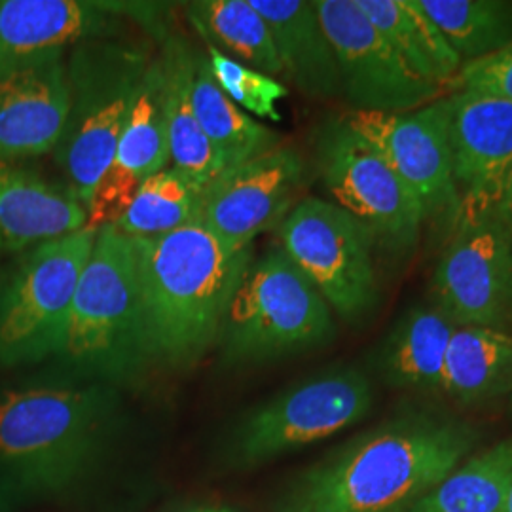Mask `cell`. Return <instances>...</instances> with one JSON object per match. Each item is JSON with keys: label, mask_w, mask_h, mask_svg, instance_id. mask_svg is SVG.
Here are the masks:
<instances>
[{"label": "cell", "mask_w": 512, "mask_h": 512, "mask_svg": "<svg viewBox=\"0 0 512 512\" xmlns=\"http://www.w3.org/2000/svg\"><path fill=\"white\" fill-rule=\"evenodd\" d=\"M505 512H512V486L511 492H509V499H507V507H505Z\"/></svg>", "instance_id": "836d02e7"}, {"label": "cell", "mask_w": 512, "mask_h": 512, "mask_svg": "<svg viewBox=\"0 0 512 512\" xmlns=\"http://www.w3.org/2000/svg\"><path fill=\"white\" fill-rule=\"evenodd\" d=\"M205 54L220 90L226 93L239 109L247 110L258 118L279 122L281 114L277 110V101L287 97V86L268 74L258 73L251 67H245L230 59L217 48L205 44Z\"/></svg>", "instance_id": "f546056e"}, {"label": "cell", "mask_w": 512, "mask_h": 512, "mask_svg": "<svg viewBox=\"0 0 512 512\" xmlns=\"http://www.w3.org/2000/svg\"><path fill=\"white\" fill-rule=\"evenodd\" d=\"M160 57L164 63L167 90L171 165L207 190L224 171H228V167L205 137L192 105L196 50L183 37L167 33L162 40Z\"/></svg>", "instance_id": "7402d4cb"}, {"label": "cell", "mask_w": 512, "mask_h": 512, "mask_svg": "<svg viewBox=\"0 0 512 512\" xmlns=\"http://www.w3.org/2000/svg\"><path fill=\"white\" fill-rule=\"evenodd\" d=\"M336 55L344 101L357 112L401 114L440 99L370 23L357 0H313Z\"/></svg>", "instance_id": "4fadbf2b"}, {"label": "cell", "mask_w": 512, "mask_h": 512, "mask_svg": "<svg viewBox=\"0 0 512 512\" xmlns=\"http://www.w3.org/2000/svg\"><path fill=\"white\" fill-rule=\"evenodd\" d=\"M190 512H238V511H232V509H200V511H190Z\"/></svg>", "instance_id": "d6a6232c"}, {"label": "cell", "mask_w": 512, "mask_h": 512, "mask_svg": "<svg viewBox=\"0 0 512 512\" xmlns=\"http://www.w3.org/2000/svg\"><path fill=\"white\" fill-rule=\"evenodd\" d=\"M141 338L148 368L184 372L217 348L253 243H236L188 224L160 238H131Z\"/></svg>", "instance_id": "3957f363"}, {"label": "cell", "mask_w": 512, "mask_h": 512, "mask_svg": "<svg viewBox=\"0 0 512 512\" xmlns=\"http://www.w3.org/2000/svg\"><path fill=\"white\" fill-rule=\"evenodd\" d=\"M169 164L167 90L164 63L158 52L141 80L118 139L114 160L93 190L92 202L88 205V226L99 230L116 224L128 211L141 183Z\"/></svg>", "instance_id": "2e32d148"}, {"label": "cell", "mask_w": 512, "mask_h": 512, "mask_svg": "<svg viewBox=\"0 0 512 512\" xmlns=\"http://www.w3.org/2000/svg\"><path fill=\"white\" fill-rule=\"evenodd\" d=\"M268 23L283 76L311 99L342 95L336 55L313 0H251Z\"/></svg>", "instance_id": "ffe728a7"}, {"label": "cell", "mask_w": 512, "mask_h": 512, "mask_svg": "<svg viewBox=\"0 0 512 512\" xmlns=\"http://www.w3.org/2000/svg\"><path fill=\"white\" fill-rule=\"evenodd\" d=\"M497 215H499V219L503 222V226H505V230H507V234H509L512 241V177L501 202L497 205Z\"/></svg>", "instance_id": "1f68e13d"}, {"label": "cell", "mask_w": 512, "mask_h": 512, "mask_svg": "<svg viewBox=\"0 0 512 512\" xmlns=\"http://www.w3.org/2000/svg\"><path fill=\"white\" fill-rule=\"evenodd\" d=\"M152 57L148 46L122 37L84 40L67 54L71 101L54 158L65 184L86 209L114 160Z\"/></svg>", "instance_id": "5b68a950"}, {"label": "cell", "mask_w": 512, "mask_h": 512, "mask_svg": "<svg viewBox=\"0 0 512 512\" xmlns=\"http://www.w3.org/2000/svg\"><path fill=\"white\" fill-rule=\"evenodd\" d=\"M370 23L410 69L435 86H450L463 61L421 0H357Z\"/></svg>", "instance_id": "cb8c5ba5"}, {"label": "cell", "mask_w": 512, "mask_h": 512, "mask_svg": "<svg viewBox=\"0 0 512 512\" xmlns=\"http://www.w3.org/2000/svg\"><path fill=\"white\" fill-rule=\"evenodd\" d=\"M97 228L52 239L0 268V366L55 359L69 323L74 291Z\"/></svg>", "instance_id": "52a82bcc"}, {"label": "cell", "mask_w": 512, "mask_h": 512, "mask_svg": "<svg viewBox=\"0 0 512 512\" xmlns=\"http://www.w3.org/2000/svg\"><path fill=\"white\" fill-rule=\"evenodd\" d=\"M184 10L205 44L258 73L283 76L270 27L251 0H198Z\"/></svg>", "instance_id": "484cf974"}, {"label": "cell", "mask_w": 512, "mask_h": 512, "mask_svg": "<svg viewBox=\"0 0 512 512\" xmlns=\"http://www.w3.org/2000/svg\"><path fill=\"white\" fill-rule=\"evenodd\" d=\"M334 336L327 300L287 253L272 245L241 279L217 348L224 366L268 365L325 348Z\"/></svg>", "instance_id": "8992f818"}, {"label": "cell", "mask_w": 512, "mask_h": 512, "mask_svg": "<svg viewBox=\"0 0 512 512\" xmlns=\"http://www.w3.org/2000/svg\"><path fill=\"white\" fill-rule=\"evenodd\" d=\"M315 167L329 202L363 224L376 247L395 260L412 256L425 224L420 202L344 116L317 128Z\"/></svg>", "instance_id": "9c48e42d"}, {"label": "cell", "mask_w": 512, "mask_h": 512, "mask_svg": "<svg viewBox=\"0 0 512 512\" xmlns=\"http://www.w3.org/2000/svg\"><path fill=\"white\" fill-rule=\"evenodd\" d=\"M450 150L461 205L497 207L512 177V101L454 92Z\"/></svg>", "instance_id": "e0dca14e"}, {"label": "cell", "mask_w": 512, "mask_h": 512, "mask_svg": "<svg viewBox=\"0 0 512 512\" xmlns=\"http://www.w3.org/2000/svg\"><path fill=\"white\" fill-rule=\"evenodd\" d=\"M342 116L416 196L425 220L454 230L461 196L452 167L448 97L401 114L351 110Z\"/></svg>", "instance_id": "7c38bea8"}, {"label": "cell", "mask_w": 512, "mask_h": 512, "mask_svg": "<svg viewBox=\"0 0 512 512\" xmlns=\"http://www.w3.org/2000/svg\"><path fill=\"white\" fill-rule=\"evenodd\" d=\"M88 226V209L65 183L0 162V260Z\"/></svg>", "instance_id": "d6986e66"}, {"label": "cell", "mask_w": 512, "mask_h": 512, "mask_svg": "<svg viewBox=\"0 0 512 512\" xmlns=\"http://www.w3.org/2000/svg\"><path fill=\"white\" fill-rule=\"evenodd\" d=\"M205 188L169 165L137 188L114 226L128 238H160L200 222Z\"/></svg>", "instance_id": "83f0119b"}, {"label": "cell", "mask_w": 512, "mask_h": 512, "mask_svg": "<svg viewBox=\"0 0 512 512\" xmlns=\"http://www.w3.org/2000/svg\"><path fill=\"white\" fill-rule=\"evenodd\" d=\"M450 88L454 92L480 93L512 101V44L495 54L463 63Z\"/></svg>", "instance_id": "4dcf8cb0"}, {"label": "cell", "mask_w": 512, "mask_h": 512, "mask_svg": "<svg viewBox=\"0 0 512 512\" xmlns=\"http://www.w3.org/2000/svg\"><path fill=\"white\" fill-rule=\"evenodd\" d=\"M463 63L512 44V0H421Z\"/></svg>", "instance_id": "f1b7e54d"}, {"label": "cell", "mask_w": 512, "mask_h": 512, "mask_svg": "<svg viewBox=\"0 0 512 512\" xmlns=\"http://www.w3.org/2000/svg\"><path fill=\"white\" fill-rule=\"evenodd\" d=\"M478 437L452 416L404 412L304 471L275 512H410L473 454Z\"/></svg>", "instance_id": "7a4b0ae2"}, {"label": "cell", "mask_w": 512, "mask_h": 512, "mask_svg": "<svg viewBox=\"0 0 512 512\" xmlns=\"http://www.w3.org/2000/svg\"><path fill=\"white\" fill-rule=\"evenodd\" d=\"M440 393L463 406L512 393V334L488 327H456L444 359Z\"/></svg>", "instance_id": "603a6c76"}, {"label": "cell", "mask_w": 512, "mask_h": 512, "mask_svg": "<svg viewBox=\"0 0 512 512\" xmlns=\"http://www.w3.org/2000/svg\"><path fill=\"white\" fill-rule=\"evenodd\" d=\"M435 306L456 327L505 330L512 321V241L497 207L461 205L433 275Z\"/></svg>", "instance_id": "8fae6325"}, {"label": "cell", "mask_w": 512, "mask_h": 512, "mask_svg": "<svg viewBox=\"0 0 512 512\" xmlns=\"http://www.w3.org/2000/svg\"><path fill=\"white\" fill-rule=\"evenodd\" d=\"M55 359L63 372L114 387L131 384L148 370L133 243L114 224L97 230Z\"/></svg>", "instance_id": "277c9868"}, {"label": "cell", "mask_w": 512, "mask_h": 512, "mask_svg": "<svg viewBox=\"0 0 512 512\" xmlns=\"http://www.w3.org/2000/svg\"><path fill=\"white\" fill-rule=\"evenodd\" d=\"M118 412V387L63 370L4 385L0 511L78 488L105 454Z\"/></svg>", "instance_id": "6da1fadb"}, {"label": "cell", "mask_w": 512, "mask_h": 512, "mask_svg": "<svg viewBox=\"0 0 512 512\" xmlns=\"http://www.w3.org/2000/svg\"><path fill=\"white\" fill-rule=\"evenodd\" d=\"M512 486V437L469 456L410 512H505Z\"/></svg>", "instance_id": "4316f807"}, {"label": "cell", "mask_w": 512, "mask_h": 512, "mask_svg": "<svg viewBox=\"0 0 512 512\" xmlns=\"http://www.w3.org/2000/svg\"><path fill=\"white\" fill-rule=\"evenodd\" d=\"M192 105L205 137L228 169L281 147L279 133L258 124L220 90L207 54L200 50L194 59Z\"/></svg>", "instance_id": "d4e9b609"}, {"label": "cell", "mask_w": 512, "mask_h": 512, "mask_svg": "<svg viewBox=\"0 0 512 512\" xmlns=\"http://www.w3.org/2000/svg\"><path fill=\"white\" fill-rule=\"evenodd\" d=\"M456 325L437 308L418 304L395 321L374 351L384 384L403 391H440L444 359Z\"/></svg>", "instance_id": "44dd1931"}, {"label": "cell", "mask_w": 512, "mask_h": 512, "mask_svg": "<svg viewBox=\"0 0 512 512\" xmlns=\"http://www.w3.org/2000/svg\"><path fill=\"white\" fill-rule=\"evenodd\" d=\"M279 247L327 300L332 313L361 325L380 304L374 241L342 207L304 198L279 222Z\"/></svg>", "instance_id": "30bf717a"}, {"label": "cell", "mask_w": 512, "mask_h": 512, "mask_svg": "<svg viewBox=\"0 0 512 512\" xmlns=\"http://www.w3.org/2000/svg\"><path fill=\"white\" fill-rule=\"evenodd\" d=\"M162 14L160 4L148 2L0 0V76L67 55L84 40L120 37L128 21L164 40Z\"/></svg>", "instance_id": "5bb4252c"}, {"label": "cell", "mask_w": 512, "mask_h": 512, "mask_svg": "<svg viewBox=\"0 0 512 512\" xmlns=\"http://www.w3.org/2000/svg\"><path fill=\"white\" fill-rule=\"evenodd\" d=\"M306 177L302 154L281 145L224 171L205 190L200 222L222 238L253 243L287 217Z\"/></svg>", "instance_id": "9a60e30c"}, {"label": "cell", "mask_w": 512, "mask_h": 512, "mask_svg": "<svg viewBox=\"0 0 512 512\" xmlns=\"http://www.w3.org/2000/svg\"><path fill=\"white\" fill-rule=\"evenodd\" d=\"M67 55L0 76V162L21 164L54 152L69 116Z\"/></svg>", "instance_id": "ac0fdd59"}, {"label": "cell", "mask_w": 512, "mask_h": 512, "mask_svg": "<svg viewBox=\"0 0 512 512\" xmlns=\"http://www.w3.org/2000/svg\"><path fill=\"white\" fill-rule=\"evenodd\" d=\"M372 406L374 387L361 368L330 366L247 412L226 439L224 459L253 469L346 431Z\"/></svg>", "instance_id": "ba28073f"}]
</instances>
